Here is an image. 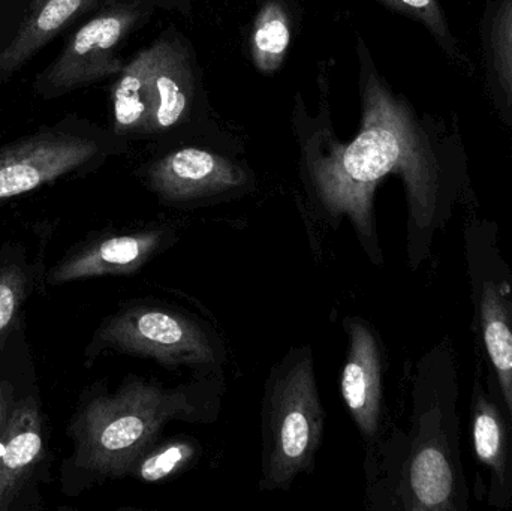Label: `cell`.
<instances>
[{
    "label": "cell",
    "instance_id": "6da1fadb",
    "mask_svg": "<svg viewBox=\"0 0 512 511\" xmlns=\"http://www.w3.org/2000/svg\"><path fill=\"white\" fill-rule=\"evenodd\" d=\"M363 120L355 140L331 144L310 158V179L325 212L348 216L373 261L381 260L373 221V195L388 174L405 182L409 209V255L420 264L456 194L453 159L415 119L375 72L363 71Z\"/></svg>",
    "mask_w": 512,
    "mask_h": 511
},
{
    "label": "cell",
    "instance_id": "7a4b0ae2",
    "mask_svg": "<svg viewBox=\"0 0 512 511\" xmlns=\"http://www.w3.org/2000/svg\"><path fill=\"white\" fill-rule=\"evenodd\" d=\"M221 408V380L201 377L177 387L129 377L116 392L87 402L69 432L75 464L102 477H126L170 422L210 423Z\"/></svg>",
    "mask_w": 512,
    "mask_h": 511
},
{
    "label": "cell",
    "instance_id": "3957f363",
    "mask_svg": "<svg viewBox=\"0 0 512 511\" xmlns=\"http://www.w3.org/2000/svg\"><path fill=\"white\" fill-rule=\"evenodd\" d=\"M324 425L312 348H292L265 381L261 491H286L315 471Z\"/></svg>",
    "mask_w": 512,
    "mask_h": 511
},
{
    "label": "cell",
    "instance_id": "277c9868",
    "mask_svg": "<svg viewBox=\"0 0 512 511\" xmlns=\"http://www.w3.org/2000/svg\"><path fill=\"white\" fill-rule=\"evenodd\" d=\"M98 344L119 353L155 360L167 369H191L218 377L225 348L209 324L176 306L137 302L117 311L99 327Z\"/></svg>",
    "mask_w": 512,
    "mask_h": 511
},
{
    "label": "cell",
    "instance_id": "5b68a950",
    "mask_svg": "<svg viewBox=\"0 0 512 511\" xmlns=\"http://www.w3.org/2000/svg\"><path fill=\"white\" fill-rule=\"evenodd\" d=\"M444 402L436 398L418 419L403 470V509L415 511H454L466 507L465 479L457 450L456 413L447 419Z\"/></svg>",
    "mask_w": 512,
    "mask_h": 511
},
{
    "label": "cell",
    "instance_id": "8992f818",
    "mask_svg": "<svg viewBox=\"0 0 512 511\" xmlns=\"http://www.w3.org/2000/svg\"><path fill=\"white\" fill-rule=\"evenodd\" d=\"M468 263L478 326L512 422V272L480 227L468 231Z\"/></svg>",
    "mask_w": 512,
    "mask_h": 511
},
{
    "label": "cell",
    "instance_id": "52a82bcc",
    "mask_svg": "<svg viewBox=\"0 0 512 511\" xmlns=\"http://www.w3.org/2000/svg\"><path fill=\"white\" fill-rule=\"evenodd\" d=\"M98 146L72 135H39L0 152V201L33 191L77 170Z\"/></svg>",
    "mask_w": 512,
    "mask_h": 511
},
{
    "label": "cell",
    "instance_id": "ba28073f",
    "mask_svg": "<svg viewBox=\"0 0 512 511\" xmlns=\"http://www.w3.org/2000/svg\"><path fill=\"white\" fill-rule=\"evenodd\" d=\"M132 21L131 12L120 11L99 15L84 24L45 71L42 87L47 92H66L122 71L116 48Z\"/></svg>",
    "mask_w": 512,
    "mask_h": 511
},
{
    "label": "cell",
    "instance_id": "9c48e42d",
    "mask_svg": "<svg viewBox=\"0 0 512 511\" xmlns=\"http://www.w3.org/2000/svg\"><path fill=\"white\" fill-rule=\"evenodd\" d=\"M248 182L245 170L224 156L186 147L153 165L150 188L168 203L207 200L242 188Z\"/></svg>",
    "mask_w": 512,
    "mask_h": 511
},
{
    "label": "cell",
    "instance_id": "30bf717a",
    "mask_svg": "<svg viewBox=\"0 0 512 511\" xmlns=\"http://www.w3.org/2000/svg\"><path fill=\"white\" fill-rule=\"evenodd\" d=\"M348 353L340 375V393L364 440L379 431L382 411V353L373 327L358 317L345 318Z\"/></svg>",
    "mask_w": 512,
    "mask_h": 511
},
{
    "label": "cell",
    "instance_id": "8fae6325",
    "mask_svg": "<svg viewBox=\"0 0 512 511\" xmlns=\"http://www.w3.org/2000/svg\"><path fill=\"white\" fill-rule=\"evenodd\" d=\"M176 234L170 228H150L93 240L51 270V284L108 275H131L170 248Z\"/></svg>",
    "mask_w": 512,
    "mask_h": 511
},
{
    "label": "cell",
    "instance_id": "7c38bea8",
    "mask_svg": "<svg viewBox=\"0 0 512 511\" xmlns=\"http://www.w3.org/2000/svg\"><path fill=\"white\" fill-rule=\"evenodd\" d=\"M504 402H496L495 393L486 392L475 381L472 393V441L475 455L492 476V504L505 507L512 503V422L504 414Z\"/></svg>",
    "mask_w": 512,
    "mask_h": 511
},
{
    "label": "cell",
    "instance_id": "4fadbf2b",
    "mask_svg": "<svg viewBox=\"0 0 512 511\" xmlns=\"http://www.w3.org/2000/svg\"><path fill=\"white\" fill-rule=\"evenodd\" d=\"M42 417L35 399L12 404L0 434V510L20 494L42 455Z\"/></svg>",
    "mask_w": 512,
    "mask_h": 511
},
{
    "label": "cell",
    "instance_id": "5bb4252c",
    "mask_svg": "<svg viewBox=\"0 0 512 511\" xmlns=\"http://www.w3.org/2000/svg\"><path fill=\"white\" fill-rule=\"evenodd\" d=\"M156 59L158 42L141 51L122 69L113 90L114 119L119 131L153 132L156 113Z\"/></svg>",
    "mask_w": 512,
    "mask_h": 511
},
{
    "label": "cell",
    "instance_id": "9a60e30c",
    "mask_svg": "<svg viewBox=\"0 0 512 511\" xmlns=\"http://www.w3.org/2000/svg\"><path fill=\"white\" fill-rule=\"evenodd\" d=\"M87 0H36L32 12L11 44L0 51V81L14 74L33 54L51 41Z\"/></svg>",
    "mask_w": 512,
    "mask_h": 511
},
{
    "label": "cell",
    "instance_id": "2e32d148",
    "mask_svg": "<svg viewBox=\"0 0 512 511\" xmlns=\"http://www.w3.org/2000/svg\"><path fill=\"white\" fill-rule=\"evenodd\" d=\"M156 113L153 132L176 126L188 113L194 78L188 54L173 39L158 41L155 68Z\"/></svg>",
    "mask_w": 512,
    "mask_h": 511
},
{
    "label": "cell",
    "instance_id": "e0dca14e",
    "mask_svg": "<svg viewBox=\"0 0 512 511\" xmlns=\"http://www.w3.org/2000/svg\"><path fill=\"white\" fill-rule=\"evenodd\" d=\"M201 452L200 443L191 435L159 438L134 462L128 476L143 483L165 482L194 467Z\"/></svg>",
    "mask_w": 512,
    "mask_h": 511
},
{
    "label": "cell",
    "instance_id": "ac0fdd59",
    "mask_svg": "<svg viewBox=\"0 0 512 511\" xmlns=\"http://www.w3.org/2000/svg\"><path fill=\"white\" fill-rule=\"evenodd\" d=\"M291 44V27L282 5L267 3L256 18L252 50L256 66L271 72L279 68Z\"/></svg>",
    "mask_w": 512,
    "mask_h": 511
},
{
    "label": "cell",
    "instance_id": "d6986e66",
    "mask_svg": "<svg viewBox=\"0 0 512 511\" xmlns=\"http://www.w3.org/2000/svg\"><path fill=\"white\" fill-rule=\"evenodd\" d=\"M379 2L406 17L423 23L438 39L439 44L444 45L445 51L450 56H459V48L448 29L447 18H445L444 9L439 5V0H379Z\"/></svg>",
    "mask_w": 512,
    "mask_h": 511
},
{
    "label": "cell",
    "instance_id": "ffe728a7",
    "mask_svg": "<svg viewBox=\"0 0 512 511\" xmlns=\"http://www.w3.org/2000/svg\"><path fill=\"white\" fill-rule=\"evenodd\" d=\"M27 279L18 266L0 269V348L20 323L26 300Z\"/></svg>",
    "mask_w": 512,
    "mask_h": 511
},
{
    "label": "cell",
    "instance_id": "44dd1931",
    "mask_svg": "<svg viewBox=\"0 0 512 511\" xmlns=\"http://www.w3.org/2000/svg\"><path fill=\"white\" fill-rule=\"evenodd\" d=\"M492 56L502 89L512 107V0H504L493 18Z\"/></svg>",
    "mask_w": 512,
    "mask_h": 511
},
{
    "label": "cell",
    "instance_id": "7402d4cb",
    "mask_svg": "<svg viewBox=\"0 0 512 511\" xmlns=\"http://www.w3.org/2000/svg\"><path fill=\"white\" fill-rule=\"evenodd\" d=\"M12 407V389L8 384L0 383V434H2L3 426L8 419L9 411Z\"/></svg>",
    "mask_w": 512,
    "mask_h": 511
}]
</instances>
